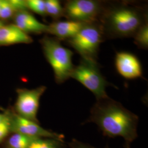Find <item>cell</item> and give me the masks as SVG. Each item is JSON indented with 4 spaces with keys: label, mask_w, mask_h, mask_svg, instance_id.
Masks as SVG:
<instances>
[{
    "label": "cell",
    "mask_w": 148,
    "mask_h": 148,
    "mask_svg": "<svg viewBox=\"0 0 148 148\" xmlns=\"http://www.w3.org/2000/svg\"><path fill=\"white\" fill-rule=\"evenodd\" d=\"M106 2L95 0H70L64 5V16L83 24L98 21Z\"/></svg>",
    "instance_id": "cell-6"
},
{
    "label": "cell",
    "mask_w": 148,
    "mask_h": 148,
    "mask_svg": "<svg viewBox=\"0 0 148 148\" xmlns=\"http://www.w3.org/2000/svg\"><path fill=\"white\" fill-rule=\"evenodd\" d=\"M27 148H64V142L52 138H36Z\"/></svg>",
    "instance_id": "cell-14"
},
{
    "label": "cell",
    "mask_w": 148,
    "mask_h": 148,
    "mask_svg": "<svg viewBox=\"0 0 148 148\" xmlns=\"http://www.w3.org/2000/svg\"><path fill=\"white\" fill-rule=\"evenodd\" d=\"M115 63L119 74L126 79H135L142 77V65L133 54L126 52H117Z\"/></svg>",
    "instance_id": "cell-9"
},
{
    "label": "cell",
    "mask_w": 148,
    "mask_h": 148,
    "mask_svg": "<svg viewBox=\"0 0 148 148\" xmlns=\"http://www.w3.org/2000/svg\"><path fill=\"white\" fill-rule=\"evenodd\" d=\"M27 8L30 10L42 16H47L46 12L45 1L43 0H27L26 1Z\"/></svg>",
    "instance_id": "cell-18"
},
{
    "label": "cell",
    "mask_w": 148,
    "mask_h": 148,
    "mask_svg": "<svg viewBox=\"0 0 148 148\" xmlns=\"http://www.w3.org/2000/svg\"><path fill=\"white\" fill-rule=\"evenodd\" d=\"M138 121L137 115L108 97L97 101L85 123H95L106 137L122 138L125 148H130L138 138Z\"/></svg>",
    "instance_id": "cell-1"
},
{
    "label": "cell",
    "mask_w": 148,
    "mask_h": 148,
    "mask_svg": "<svg viewBox=\"0 0 148 148\" xmlns=\"http://www.w3.org/2000/svg\"><path fill=\"white\" fill-rule=\"evenodd\" d=\"M134 42L138 47L146 49L148 47V23L140 27L133 36Z\"/></svg>",
    "instance_id": "cell-16"
},
{
    "label": "cell",
    "mask_w": 148,
    "mask_h": 148,
    "mask_svg": "<svg viewBox=\"0 0 148 148\" xmlns=\"http://www.w3.org/2000/svg\"><path fill=\"white\" fill-rule=\"evenodd\" d=\"M5 25V23L3 22L2 21H1L0 20V29H1L2 27H3Z\"/></svg>",
    "instance_id": "cell-22"
},
{
    "label": "cell",
    "mask_w": 148,
    "mask_h": 148,
    "mask_svg": "<svg viewBox=\"0 0 148 148\" xmlns=\"http://www.w3.org/2000/svg\"><path fill=\"white\" fill-rule=\"evenodd\" d=\"M7 120V116L5 113L0 114V123L5 121Z\"/></svg>",
    "instance_id": "cell-21"
},
{
    "label": "cell",
    "mask_w": 148,
    "mask_h": 148,
    "mask_svg": "<svg viewBox=\"0 0 148 148\" xmlns=\"http://www.w3.org/2000/svg\"><path fill=\"white\" fill-rule=\"evenodd\" d=\"M4 113L8 117L11 132L19 133L32 138H52L64 142L62 134L53 132L40 126L39 123L32 121L16 114L13 110H7Z\"/></svg>",
    "instance_id": "cell-7"
},
{
    "label": "cell",
    "mask_w": 148,
    "mask_h": 148,
    "mask_svg": "<svg viewBox=\"0 0 148 148\" xmlns=\"http://www.w3.org/2000/svg\"><path fill=\"white\" fill-rule=\"evenodd\" d=\"M36 138L30 137L23 134L13 133L5 142V148H27Z\"/></svg>",
    "instance_id": "cell-13"
},
{
    "label": "cell",
    "mask_w": 148,
    "mask_h": 148,
    "mask_svg": "<svg viewBox=\"0 0 148 148\" xmlns=\"http://www.w3.org/2000/svg\"><path fill=\"white\" fill-rule=\"evenodd\" d=\"M47 89L45 86L34 89L18 88L14 111L18 115L39 123L37 115L40 100Z\"/></svg>",
    "instance_id": "cell-8"
},
{
    "label": "cell",
    "mask_w": 148,
    "mask_h": 148,
    "mask_svg": "<svg viewBox=\"0 0 148 148\" xmlns=\"http://www.w3.org/2000/svg\"><path fill=\"white\" fill-rule=\"evenodd\" d=\"M69 148H97L93 147L88 144L83 143L76 139H73L69 143ZM104 148H110L108 146Z\"/></svg>",
    "instance_id": "cell-20"
},
{
    "label": "cell",
    "mask_w": 148,
    "mask_h": 148,
    "mask_svg": "<svg viewBox=\"0 0 148 148\" xmlns=\"http://www.w3.org/2000/svg\"><path fill=\"white\" fill-rule=\"evenodd\" d=\"M84 24L70 20L56 21L47 25L46 33L52 35L59 41H67L74 37Z\"/></svg>",
    "instance_id": "cell-11"
},
{
    "label": "cell",
    "mask_w": 148,
    "mask_h": 148,
    "mask_svg": "<svg viewBox=\"0 0 148 148\" xmlns=\"http://www.w3.org/2000/svg\"><path fill=\"white\" fill-rule=\"evenodd\" d=\"M45 57L53 69L56 82L60 84L70 78L74 66L73 52L63 46L55 37L45 36L40 40Z\"/></svg>",
    "instance_id": "cell-3"
},
{
    "label": "cell",
    "mask_w": 148,
    "mask_h": 148,
    "mask_svg": "<svg viewBox=\"0 0 148 148\" xmlns=\"http://www.w3.org/2000/svg\"><path fill=\"white\" fill-rule=\"evenodd\" d=\"M0 7H1V4H0Z\"/></svg>",
    "instance_id": "cell-23"
},
{
    "label": "cell",
    "mask_w": 148,
    "mask_h": 148,
    "mask_svg": "<svg viewBox=\"0 0 148 148\" xmlns=\"http://www.w3.org/2000/svg\"><path fill=\"white\" fill-rule=\"evenodd\" d=\"M104 38L99 21L85 24L74 37L67 40L81 58L97 61L99 46Z\"/></svg>",
    "instance_id": "cell-4"
},
{
    "label": "cell",
    "mask_w": 148,
    "mask_h": 148,
    "mask_svg": "<svg viewBox=\"0 0 148 148\" xmlns=\"http://www.w3.org/2000/svg\"><path fill=\"white\" fill-rule=\"evenodd\" d=\"M98 21L104 38L133 37L148 23V11L134 2H106Z\"/></svg>",
    "instance_id": "cell-2"
},
{
    "label": "cell",
    "mask_w": 148,
    "mask_h": 148,
    "mask_svg": "<svg viewBox=\"0 0 148 148\" xmlns=\"http://www.w3.org/2000/svg\"><path fill=\"white\" fill-rule=\"evenodd\" d=\"M70 77L77 80L92 92L97 101L109 97L106 88L111 84L101 74L97 61L81 58L79 64L74 66Z\"/></svg>",
    "instance_id": "cell-5"
},
{
    "label": "cell",
    "mask_w": 148,
    "mask_h": 148,
    "mask_svg": "<svg viewBox=\"0 0 148 148\" xmlns=\"http://www.w3.org/2000/svg\"><path fill=\"white\" fill-rule=\"evenodd\" d=\"M46 12L47 16H51L53 19L58 21L64 16V8L58 0H46Z\"/></svg>",
    "instance_id": "cell-15"
},
{
    "label": "cell",
    "mask_w": 148,
    "mask_h": 148,
    "mask_svg": "<svg viewBox=\"0 0 148 148\" xmlns=\"http://www.w3.org/2000/svg\"><path fill=\"white\" fill-rule=\"evenodd\" d=\"M0 20L4 22L13 19L17 11L12 5L9 0H1L0 1Z\"/></svg>",
    "instance_id": "cell-17"
},
{
    "label": "cell",
    "mask_w": 148,
    "mask_h": 148,
    "mask_svg": "<svg viewBox=\"0 0 148 148\" xmlns=\"http://www.w3.org/2000/svg\"><path fill=\"white\" fill-rule=\"evenodd\" d=\"M33 40L28 34L22 32L13 24L5 25L0 29V46L15 44H29Z\"/></svg>",
    "instance_id": "cell-12"
},
{
    "label": "cell",
    "mask_w": 148,
    "mask_h": 148,
    "mask_svg": "<svg viewBox=\"0 0 148 148\" xmlns=\"http://www.w3.org/2000/svg\"><path fill=\"white\" fill-rule=\"evenodd\" d=\"M13 20V24L28 35L29 34H40L47 32V25L38 21L29 10L16 12Z\"/></svg>",
    "instance_id": "cell-10"
},
{
    "label": "cell",
    "mask_w": 148,
    "mask_h": 148,
    "mask_svg": "<svg viewBox=\"0 0 148 148\" xmlns=\"http://www.w3.org/2000/svg\"><path fill=\"white\" fill-rule=\"evenodd\" d=\"M11 133L10 124L7 117V120L0 123V143L3 142L5 138Z\"/></svg>",
    "instance_id": "cell-19"
}]
</instances>
